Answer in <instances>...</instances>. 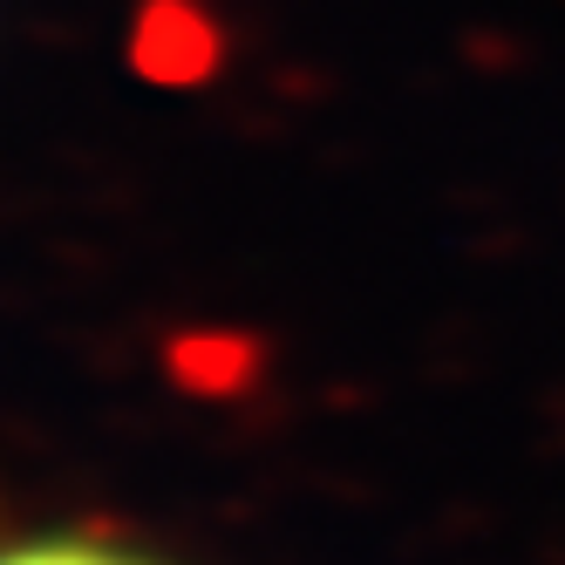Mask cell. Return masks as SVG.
<instances>
[{
    "mask_svg": "<svg viewBox=\"0 0 565 565\" xmlns=\"http://www.w3.org/2000/svg\"><path fill=\"white\" fill-rule=\"evenodd\" d=\"M0 565H164V558L130 552V545H109V539L28 532V539H0Z\"/></svg>",
    "mask_w": 565,
    "mask_h": 565,
    "instance_id": "obj_1",
    "label": "cell"
}]
</instances>
